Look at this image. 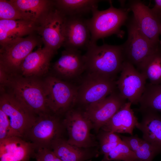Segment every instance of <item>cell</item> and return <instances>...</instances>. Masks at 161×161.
I'll use <instances>...</instances> for the list:
<instances>
[{"label": "cell", "instance_id": "obj_30", "mask_svg": "<svg viewBox=\"0 0 161 161\" xmlns=\"http://www.w3.org/2000/svg\"><path fill=\"white\" fill-rule=\"evenodd\" d=\"M0 19L31 21L21 12L10 1L4 0H0Z\"/></svg>", "mask_w": 161, "mask_h": 161}, {"label": "cell", "instance_id": "obj_3", "mask_svg": "<svg viewBox=\"0 0 161 161\" xmlns=\"http://www.w3.org/2000/svg\"><path fill=\"white\" fill-rule=\"evenodd\" d=\"M110 3V7L106 10H94L92 17L87 19L91 36L89 45L96 44L99 39L113 34L121 38L124 34L120 28L127 20L130 10L128 8H116L111 1Z\"/></svg>", "mask_w": 161, "mask_h": 161}, {"label": "cell", "instance_id": "obj_10", "mask_svg": "<svg viewBox=\"0 0 161 161\" xmlns=\"http://www.w3.org/2000/svg\"><path fill=\"white\" fill-rule=\"evenodd\" d=\"M57 116L50 113L37 115L35 123L24 138L33 144L37 149H51L52 143L61 137L64 127Z\"/></svg>", "mask_w": 161, "mask_h": 161}, {"label": "cell", "instance_id": "obj_15", "mask_svg": "<svg viewBox=\"0 0 161 161\" xmlns=\"http://www.w3.org/2000/svg\"><path fill=\"white\" fill-rule=\"evenodd\" d=\"M63 33L65 49H87L89 45L90 32L87 19L83 16H66Z\"/></svg>", "mask_w": 161, "mask_h": 161}, {"label": "cell", "instance_id": "obj_1", "mask_svg": "<svg viewBox=\"0 0 161 161\" xmlns=\"http://www.w3.org/2000/svg\"><path fill=\"white\" fill-rule=\"evenodd\" d=\"M86 50L84 56L87 73L114 78L121 72L124 61L121 45L96 44L89 45Z\"/></svg>", "mask_w": 161, "mask_h": 161}, {"label": "cell", "instance_id": "obj_32", "mask_svg": "<svg viewBox=\"0 0 161 161\" xmlns=\"http://www.w3.org/2000/svg\"><path fill=\"white\" fill-rule=\"evenodd\" d=\"M55 156L51 149L48 148L36 149L34 155L36 161H54Z\"/></svg>", "mask_w": 161, "mask_h": 161}, {"label": "cell", "instance_id": "obj_24", "mask_svg": "<svg viewBox=\"0 0 161 161\" xmlns=\"http://www.w3.org/2000/svg\"><path fill=\"white\" fill-rule=\"evenodd\" d=\"M100 1L60 0L54 1L55 7L66 17L83 16L97 8Z\"/></svg>", "mask_w": 161, "mask_h": 161}, {"label": "cell", "instance_id": "obj_17", "mask_svg": "<svg viewBox=\"0 0 161 161\" xmlns=\"http://www.w3.org/2000/svg\"><path fill=\"white\" fill-rule=\"evenodd\" d=\"M55 53L47 47H39L24 60L18 74L24 77L37 78L45 74L48 71L51 58Z\"/></svg>", "mask_w": 161, "mask_h": 161}, {"label": "cell", "instance_id": "obj_16", "mask_svg": "<svg viewBox=\"0 0 161 161\" xmlns=\"http://www.w3.org/2000/svg\"><path fill=\"white\" fill-rule=\"evenodd\" d=\"M58 78L69 80L80 78L86 71L84 55L79 50L65 49L53 66Z\"/></svg>", "mask_w": 161, "mask_h": 161}, {"label": "cell", "instance_id": "obj_23", "mask_svg": "<svg viewBox=\"0 0 161 161\" xmlns=\"http://www.w3.org/2000/svg\"><path fill=\"white\" fill-rule=\"evenodd\" d=\"M10 1L30 20L37 23L54 4V1L45 0Z\"/></svg>", "mask_w": 161, "mask_h": 161}, {"label": "cell", "instance_id": "obj_27", "mask_svg": "<svg viewBox=\"0 0 161 161\" xmlns=\"http://www.w3.org/2000/svg\"><path fill=\"white\" fill-rule=\"evenodd\" d=\"M137 68L151 84H161V49L147 58Z\"/></svg>", "mask_w": 161, "mask_h": 161}, {"label": "cell", "instance_id": "obj_28", "mask_svg": "<svg viewBox=\"0 0 161 161\" xmlns=\"http://www.w3.org/2000/svg\"><path fill=\"white\" fill-rule=\"evenodd\" d=\"M141 161L135 154L123 142L107 154L102 161Z\"/></svg>", "mask_w": 161, "mask_h": 161}, {"label": "cell", "instance_id": "obj_6", "mask_svg": "<svg viewBox=\"0 0 161 161\" xmlns=\"http://www.w3.org/2000/svg\"><path fill=\"white\" fill-rule=\"evenodd\" d=\"M117 89L114 78L87 73L78 86L76 104L85 108L104 99Z\"/></svg>", "mask_w": 161, "mask_h": 161}, {"label": "cell", "instance_id": "obj_26", "mask_svg": "<svg viewBox=\"0 0 161 161\" xmlns=\"http://www.w3.org/2000/svg\"><path fill=\"white\" fill-rule=\"evenodd\" d=\"M139 103V110L141 112L148 111L161 112V84H146Z\"/></svg>", "mask_w": 161, "mask_h": 161}, {"label": "cell", "instance_id": "obj_19", "mask_svg": "<svg viewBox=\"0 0 161 161\" xmlns=\"http://www.w3.org/2000/svg\"><path fill=\"white\" fill-rule=\"evenodd\" d=\"M131 103L126 102L106 123L101 129L114 133L133 134L134 129L139 122L131 108Z\"/></svg>", "mask_w": 161, "mask_h": 161}, {"label": "cell", "instance_id": "obj_14", "mask_svg": "<svg viewBox=\"0 0 161 161\" xmlns=\"http://www.w3.org/2000/svg\"><path fill=\"white\" fill-rule=\"evenodd\" d=\"M128 8L132 12L133 20L142 33L154 44H161L159 38L161 19L141 1H130Z\"/></svg>", "mask_w": 161, "mask_h": 161}, {"label": "cell", "instance_id": "obj_13", "mask_svg": "<svg viewBox=\"0 0 161 161\" xmlns=\"http://www.w3.org/2000/svg\"><path fill=\"white\" fill-rule=\"evenodd\" d=\"M120 72V76L116 81L120 95L132 104L139 103L145 88L146 78L134 66L125 61Z\"/></svg>", "mask_w": 161, "mask_h": 161}, {"label": "cell", "instance_id": "obj_37", "mask_svg": "<svg viewBox=\"0 0 161 161\" xmlns=\"http://www.w3.org/2000/svg\"></svg>", "mask_w": 161, "mask_h": 161}, {"label": "cell", "instance_id": "obj_20", "mask_svg": "<svg viewBox=\"0 0 161 161\" xmlns=\"http://www.w3.org/2000/svg\"><path fill=\"white\" fill-rule=\"evenodd\" d=\"M51 149L62 161H87L98 155L97 151L72 145L61 137L52 143Z\"/></svg>", "mask_w": 161, "mask_h": 161}, {"label": "cell", "instance_id": "obj_31", "mask_svg": "<svg viewBox=\"0 0 161 161\" xmlns=\"http://www.w3.org/2000/svg\"><path fill=\"white\" fill-rule=\"evenodd\" d=\"M12 137L10 120L6 114L0 109V141Z\"/></svg>", "mask_w": 161, "mask_h": 161}, {"label": "cell", "instance_id": "obj_4", "mask_svg": "<svg viewBox=\"0 0 161 161\" xmlns=\"http://www.w3.org/2000/svg\"><path fill=\"white\" fill-rule=\"evenodd\" d=\"M44 82L50 112L57 115L65 114L76 104L78 86L54 75L48 76Z\"/></svg>", "mask_w": 161, "mask_h": 161}, {"label": "cell", "instance_id": "obj_18", "mask_svg": "<svg viewBox=\"0 0 161 161\" xmlns=\"http://www.w3.org/2000/svg\"><path fill=\"white\" fill-rule=\"evenodd\" d=\"M36 148L23 138L12 137L0 141V161H29Z\"/></svg>", "mask_w": 161, "mask_h": 161}, {"label": "cell", "instance_id": "obj_33", "mask_svg": "<svg viewBox=\"0 0 161 161\" xmlns=\"http://www.w3.org/2000/svg\"><path fill=\"white\" fill-rule=\"evenodd\" d=\"M154 2L155 5L151 9L161 19V0H155Z\"/></svg>", "mask_w": 161, "mask_h": 161}, {"label": "cell", "instance_id": "obj_25", "mask_svg": "<svg viewBox=\"0 0 161 161\" xmlns=\"http://www.w3.org/2000/svg\"><path fill=\"white\" fill-rule=\"evenodd\" d=\"M123 142L141 161H152L161 151L137 135L119 136Z\"/></svg>", "mask_w": 161, "mask_h": 161}, {"label": "cell", "instance_id": "obj_12", "mask_svg": "<svg viewBox=\"0 0 161 161\" xmlns=\"http://www.w3.org/2000/svg\"><path fill=\"white\" fill-rule=\"evenodd\" d=\"M117 89L104 99L92 104L84 110L93 128L98 133L102 127L126 102Z\"/></svg>", "mask_w": 161, "mask_h": 161}, {"label": "cell", "instance_id": "obj_29", "mask_svg": "<svg viewBox=\"0 0 161 161\" xmlns=\"http://www.w3.org/2000/svg\"><path fill=\"white\" fill-rule=\"evenodd\" d=\"M98 132L97 138L101 153L104 155L109 153L122 140L115 133L101 129Z\"/></svg>", "mask_w": 161, "mask_h": 161}, {"label": "cell", "instance_id": "obj_2", "mask_svg": "<svg viewBox=\"0 0 161 161\" xmlns=\"http://www.w3.org/2000/svg\"><path fill=\"white\" fill-rule=\"evenodd\" d=\"M7 87L9 92L26 105L37 115L50 112L47 105L44 81L38 78L11 75Z\"/></svg>", "mask_w": 161, "mask_h": 161}, {"label": "cell", "instance_id": "obj_11", "mask_svg": "<svg viewBox=\"0 0 161 161\" xmlns=\"http://www.w3.org/2000/svg\"><path fill=\"white\" fill-rule=\"evenodd\" d=\"M65 17L54 4L37 23L36 31L41 35L45 46L55 53L63 44V27Z\"/></svg>", "mask_w": 161, "mask_h": 161}, {"label": "cell", "instance_id": "obj_21", "mask_svg": "<svg viewBox=\"0 0 161 161\" xmlns=\"http://www.w3.org/2000/svg\"><path fill=\"white\" fill-rule=\"evenodd\" d=\"M37 23L25 20H0V43L30 35L36 30Z\"/></svg>", "mask_w": 161, "mask_h": 161}, {"label": "cell", "instance_id": "obj_8", "mask_svg": "<svg viewBox=\"0 0 161 161\" xmlns=\"http://www.w3.org/2000/svg\"><path fill=\"white\" fill-rule=\"evenodd\" d=\"M32 35L1 45L0 67L10 75L18 74L23 61L38 44V39Z\"/></svg>", "mask_w": 161, "mask_h": 161}, {"label": "cell", "instance_id": "obj_34", "mask_svg": "<svg viewBox=\"0 0 161 161\" xmlns=\"http://www.w3.org/2000/svg\"><path fill=\"white\" fill-rule=\"evenodd\" d=\"M54 161H62V160L55 154Z\"/></svg>", "mask_w": 161, "mask_h": 161}, {"label": "cell", "instance_id": "obj_36", "mask_svg": "<svg viewBox=\"0 0 161 161\" xmlns=\"http://www.w3.org/2000/svg\"><path fill=\"white\" fill-rule=\"evenodd\" d=\"M87 161H92V160H88Z\"/></svg>", "mask_w": 161, "mask_h": 161}, {"label": "cell", "instance_id": "obj_22", "mask_svg": "<svg viewBox=\"0 0 161 161\" xmlns=\"http://www.w3.org/2000/svg\"><path fill=\"white\" fill-rule=\"evenodd\" d=\"M143 114L141 121L136 127L143 133V139L161 151V115L148 111Z\"/></svg>", "mask_w": 161, "mask_h": 161}, {"label": "cell", "instance_id": "obj_35", "mask_svg": "<svg viewBox=\"0 0 161 161\" xmlns=\"http://www.w3.org/2000/svg\"><path fill=\"white\" fill-rule=\"evenodd\" d=\"M160 34H161V26L160 28Z\"/></svg>", "mask_w": 161, "mask_h": 161}, {"label": "cell", "instance_id": "obj_5", "mask_svg": "<svg viewBox=\"0 0 161 161\" xmlns=\"http://www.w3.org/2000/svg\"><path fill=\"white\" fill-rule=\"evenodd\" d=\"M0 109L8 117L12 137L24 139L35 123L37 115L12 94L3 92L0 97Z\"/></svg>", "mask_w": 161, "mask_h": 161}, {"label": "cell", "instance_id": "obj_9", "mask_svg": "<svg viewBox=\"0 0 161 161\" xmlns=\"http://www.w3.org/2000/svg\"><path fill=\"white\" fill-rule=\"evenodd\" d=\"M67 130V142L78 147L91 148L97 145L90 131L93 129L91 121L85 116L84 110L73 108L65 114L62 122Z\"/></svg>", "mask_w": 161, "mask_h": 161}, {"label": "cell", "instance_id": "obj_7", "mask_svg": "<svg viewBox=\"0 0 161 161\" xmlns=\"http://www.w3.org/2000/svg\"><path fill=\"white\" fill-rule=\"evenodd\" d=\"M127 28V39L121 45L124 60L138 68L147 58L161 49V44H155L150 41L142 33L133 19Z\"/></svg>", "mask_w": 161, "mask_h": 161}]
</instances>
